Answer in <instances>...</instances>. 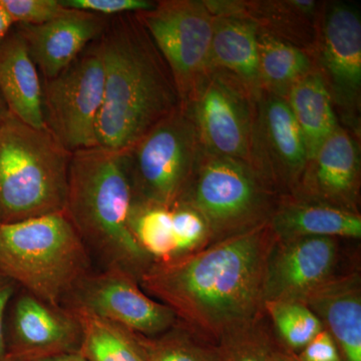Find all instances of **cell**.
<instances>
[{
    "instance_id": "obj_1",
    "label": "cell",
    "mask_w": 361,
    "mask_h": 361,
    "mask_svg": "<svg viewBox=\"0 0 361 361\" xmlns=\"http://www.w3.org/2000/svg\"><path fill=\"white\" fill-rule=\"evenodd\" d=\"M275 239L266 223L186 256L154 262L140 286L216 343L264 312L266 262Z\"/></svg>"
},
{
    "instance_id": "obj_2",
    "label": "cell",
    "mask_w": 361,
    "mask_h": 361,
    "mask_svg": "<svg viewBox=\"0 0 361 361\" xmlns=\"http://www.w3.org/2000/svg\"><path fill=\"white\" fill-rule=\"evenodd\" d=\"M104 65L99 147L123 153L180 106L170 68L137 13L109 18L99 39Z\"/></svg>"
},
{
    "instance_id": "obj_3",
    "label": "cell",
    "mask_w": 361,
    "mask_h": 361,
    "mask_svg": "<svg viewBox=\"0 0 361 361\" xmlns=\"http://www.w3.org/2000/svg\"><path fill=\"white\" fill-rule=\"evenodd\" d=\"M134 194L123 153L97 147L71 155L63 212L106 267L137 280L153 264L130 231Z\"/></svg>"
},
{
    "instance_id": "obj_4",
    "label": "cell",
    "mask_w": 361,
    "mask_h": 361,
    "mask_svg": "<svg viewBox=\"0 0 361 361\" xmlns=\"http://www.w3.org/2000/svg\"><path fill=\"white\" fill-rule=\"evenodd\" d=\"M0 273L54 306L90 273L87 247L65 212L0 224Z\"/></svg>"
},
{
    "instance_id": "obj_5",
    "label": "cell",
    "mask_w": 361,
    "mask_h": 361,
    "mask_svg": "<svg viewBox=\"0 0 361 361\" xmlns=\"http://www.w3.org/2000/svg\"><path fill=\"white\" fill-rule=\"evenodd\" d=\"M71 155L47 128L9 116L0 125V222L63 212Z\"/></svg>"
},
{
    "instance_id": "obj_6",
    "label": "cell",
    "mask_w": 361,
    "mask_h": 361,
    "mask_svg": "<svg viewBox=\"0 0 361 361\" xmlns=\"http://www.w3.org/2000/svg\"><path fill=\"white\" fill-rule=\"evenodd\" d=\"M280 198L245 161L202 149L179 203L201 214L212 244L269 222Z\"/></svg>"
},
{
    "instance_id": "obj_7",
    "label": "cell",
    "mask_w": 361,
    "mask_h": 361,
    "mask_svg": "<svg viewBox=\"0 0 361 361\" xmlns=\"http://www.w3.org/2000/svg\"><path fill=\"white\" fill-rule=\"evenodd\" d=\"M123 154L134 203L169 208L179 203L202 154L187 106L180 104Z\"/></svg>"
},
{
    "instance_id": "obj_8",
    "label": "cell",
    "mask_w": 361,
    "mask_h": 361,
    "mask_svg": "<svg viewBox=\"0 0 361 361\" xmlns=\"http://www.w3.org/2000/svg\"><path fill=\"white\" fill-rule=\"evenodd\" d=\"M104 65L99 39L42 87L45 125L70 153L99 147Z\"/></svg>"
},
{
    "instance_id": "obj_9",
    "label": "cell",
    "mask_w": 361,
    "mask_h": 361,
    "mask_svg": "<svg viewBox=\"0 0 361 361\" xmlns=\"http://www.w3.org/2000/svg\"><path fill=\"white\" fill-rule=\"evenodd\" d=\"M137 14L172 73L180 103L186 104L211 71L215 16L205 0H161Z\"/></svg>"
},
{
    "instance_id": "obj_10",
    "label": "cell",
    "mask_w": 361,
    "mask_h": 361,
    "mask_svg": "<svg viewBox=\"0 0 361 361\" xmlns=\"http://www.w3.org/2000/svg\"><path fill=\"white\" fill-rule=\"evenodd\" d=\"M311 56L334 110L348 129L360 137L361 13L356 4L323 1Z\"/></svg>"
},
{
    "instance_id": "obj_11",
    "label": "cell",
    "mask_w": 361,
    "mask_h": 361,
    "mask_svg": "<svg viewBox=\"0 0 361 361\" xmlns=\"http://www.w3.org/2000/svg\"><path fill=\"white\" fill-rule=\"evenodd\" d=\"M257 101L236 78L211 70L183 104L191 114L204 152L250 165Z\"/></svg>"
},
{
    "instance_id": "obj_12",
    "label": "cell",
    "mask_w": 361,
    "mask_h": 361,
    "mask_svg": "<svg viewBox=\"0 0 361 361\" xmlns=\"http://www.w3.org/2000/svg\"><path fill=\"white\" fill-rule=\"evenodd\" d=\"M342 240L334 237L275 239L266 262L263 304L304 302L332 280L357 269L345 268Z\"/></svg>"
},
{
    "instance_id": "obj_13",
    "label": "cell",
    "mask_w": 361,
    "mask_h": 361,
    "mask_svg": "<svg viewBox=\"0 0 361 361\" xmlns=\"http://www.w3.org/2000/svg\"><path fill=\"white\" fill-rule=\"evenodd\" d=\"M66 300L68 307L82 308L142 336H160L179 322L171 308L147 294L137 278L118 267L90 272Z\"/></svg>"
},
{
    "instance_id": "obj_14",
    "label": "cell",
    "mask_w": 361,
    "mask_h": 361,
    "mask_svg": "<svg viewBox=\"0 0 361 361\" xmlns=\"http://www.w3.org/2000/svg\"><path fill=\"white\" fill-rule=\"evenodd\" d=\"M308 161L295 118L282 97L262 92L256 104L250 166L279 196H291Z\"/></svg>"
},
{
    "instance_id": "obj_15",
    "label": "cell",
    "mask_w": 361,
    "mask_h": 361,
    "mask_svg": "<svg viewBox=\"0 0 361 361\" xmlns=\"http://www.w3.org/2000/svg\"><path fill=\"white\" fill-rule=\"evenodd\" d=\"M360 139L339 125L308 160L291 196L360 214Z\"/></svg>"
},
{
    "instance_id": "obj_16",
    "label": "cell",
    "mask_w": 361,
    "mask_h": 361,
    "mask_svg": "<svg viewBox=\"0 0 361 361\" xmlns=\"http://www.w3.org/2000/svg\"><path fill=\"white\" fill-rule=\"evenodd\" d=\"M7 356L37 361L80 350L82 331L68 308L44 302L25 292L14 301Z\"/></svg>"
},
{
    "instance_id": "obj_17",
    "label": "cell",
    "mask_w": 361,
    "mask_h": 361,
    "mask_svg": "<svg viewBox=\"0 0 361 361\" xmlns=\"http://www.w3.org/2000/svg\"><path fill=\"white\" fill-rule=\"evenodd\" d=\"M109 18L66 8L61 16L40 25H14L25 40L30 56L44 80L68 68L103 35Z\"/></svg>"
},
{
    "instance_id": "obj_18",
    "label": "cell",
    "mask_w": 361,
    "mask_h": 361,
    "mask_svg": "<svg viewBox=\"0 0 361 361\" xmlns=\"http://www.w3.org/2000/svg\"><path fill=\"white\" fill-rule=\"evenodd\" d=\"M214 16H241L260 32L312 54L323 1L316 0H205Z\"/></svg>"
},
{
    "instance_id": "obj_19",
    "label": "cell",
    "mask_w": 361,
    "mask_h": 361,
    "mask_svg": "<svg viewBox=\"0 0 361 361\" xmlns=\"http://www.w3.org/2000/svg\"><path fill=\"white\" fill-rule=\"evenodd\" d=\"M319 318L343 361H361V276L360 269L332 280L303 302Z\"/></svg>"
},
{
    "instance_id": "obj_20",
    "label": "cell",
    "mask_w": 361,
    "mask_h": 361,
    "mask_svg": "<svg viewBox=\"0 0 361 361\" xmlns=\"http://www.w3.org/2000/svg\"><path fill=\"white\" fill-rule=\"evenodd\" d=\"M0 92L11 115L35 129H47L39 70L16 26L0 42Z\"/></svg>"
},
{
    "instance_id": "obj_21",
    "label": "cell",
    "mask_w": 361,
    "mask_h": 361,
    "mask_svg": "<svg viewBox=\"0 0 361 361\" xmlns=\"http://www.w3.org/2000/svg\"><path fill=\"white\" fill-rule=\"evenodd\" d=\"M269 225L275 238L279 240L298 237L361 238L360 214L295 196L280 198Z\"/></svg>"
},
{
    "instance_id": "obj_22",
    "label": "cell",
    "mask_w": 361,
    "mask_h": 361,
    "mask_svg": "<svg viewBox=\"0 0 361 361\" xmlns=\"http://www.w3.org/2000/svg\"><path fill=\"white\" fill-rule=\"evenodd\" d=\"M258 26L241 16H215L211 70H221L240 80L259 99L262 94L259 78Z\"/></svg>"
},
{
    "instance_id": "obj_23",
    "label": "cell",
    "mask_w": 361,
    "mask_h": 361,
    "mask_svg": "<svg viewBox=\"0 0 361 361\" xmlns=\"http://www.w3.org/2000/svg\"><path fill=\"white\" fill-rule=\"evenodd\" d=\"M285 101L301 130L310 160L341 125L329 90L316 68L291 87Z\"/></svg>"
},
{
    "instance_id": "obj_24",
    "label": "cell",
    "mask_w": 361,
    "mask_h": 361,
    "mask_svg": "<svg viewBox=\"0 0 361 361\" xmlns=\"http://www.w3.org/2000/svg\"><path fill=\"white\" fill-rule=\"evenodd\" d=\"M82 331L78 353L87 361H148L142 336L78 307H66Z\"/></svg>"
},
{
    "instance_id": "obj_25",
    "label": "cell",
    "mask_w": 361,
    "mask_h": 361,
    "mask_svg": "<svg viewBox=\"0 0 361 361\" xmlns=\"http://www.w3.org/2000/svg\"><path fill=\"white\" fill-rule=\"evenodd\" d=\"M258 52L261 90L284 99L299 80L315 70L310 51L260 30Z\"/></svg>"
},
{
    "instance_id": "obj_26",
    "label": "cell",
    "mask_w": 361,
    "mask_h": 361,
    "mask_svg": "<svg viewBox=\"0 0 361 361\" xmlns=\"http://www.w3.org/2000/svg\"><path fill=\"white\" fill-rule=\"evenodd\" d=\"M263 310L278 343L292 353L302 350L324 329L319 318L302 302L267 301Z\"/></svg>"
},
{
    "instance_id": "obj_27",
    "label": "cell",
    "mask_w": 361,
    "mask_h": 361,
    "mask_svg": "<svg viewBox=\"0 0 361 361\" xmlns=\"http://www.w3.org/2000/svg\"><path fill=\"white\" fill-rule=\"evenodd\" d=\"M130 228L137 244L154 262H165L176 257L172 207L133 202Z\"/></svg>"
},
{
    "instance_id": "obj_28",
    "label": "cell",
    "mask_w": 361,
    "mask_h": 361,
    "mask_svg": "<svg viewBox=\"0 0 361 361\" xmlns=\"http://www.w3.org/2000/svg\"><path fill=\"white\" fill-rule=\"evenodd\" d=\"M148 361H220L217 346L180 322L155 337L142 336Z\"/></svg>"
},
{
    "instance_id": "obj_29",
    "label": "cell",
    "mask_w": 361,
    "mask_h": 361,
    "mask_svg": "<svg viewBox=\"0 0 361 361\" xmlns=\"http://www.w3.org/2000/svg\"><path fill=\"white\" fill-rule=\"evenodd\" d=\"M275 337L265 313L216 342L220 361H271Z\"/></svg>"
},
{
    "instance_id": "obj_30",
    "label": "cell",
    "mask_w": 361,
    "mask_h": 361,
    "mask_svg": "<svg viewBox=\"0 0 361 361\" xmlns=\"http://www.w3.org/2000/svg\"><path fill=\"white\" fill-rule=\"evenodd\" d=\"M172 224L175 258L194 253L210 244V232L205 219L187 204L178 203L172 207Z\"/></svg>"
},
{
    "instance_id": "obj_31",
    "label": "cell",
    "mask_w": 361,
    "mask_h": 361,
    "mask_svg": "<svg viewBox=\"0 0 361 361\" xmlns=\"http://www.w3.org/2000/svg\"><path fill=\"white\" fill-rule=\"evenodd\" d=\"M14 25H40L66 11L61 0H0Z\"/></svg>"
},
{
    "instance_id": "obj_32",
    "label": "cell",
    "mask_w": 361,
    "mask_h": 361,
    "mask_svg": "<svg viewBox=\"0 0 361 361\" xmlns=\"http://www.w3.org/2000/svg\"><path fill=\"white\" fill-rule=\"evenodd\" d=\"M66 8L87 11L106 18L139 13L155 6L156 1L149 0H61Z\"/></svg>"
},
{
    "instance_id": "obj_33",
    "label": "cell",
    "mask_w": 361,
    "mask_h": 361,
    "mask_svg": "<svg viewBox=\"0 0 361 361\" xmlns=\"http://www.w3.org/2000/svg\"><path fill=\"white\" fill-rule=\"evenodd\" d=\"M297 357L300 361H343L336 341L325 329L300 350Z\"/></svg>"
},
{
    "instance_id": "obj_34",
    "label": "cell",
    "mask_w": 361,
    "mask_h": 361,
    "mask_svg": "<svg viewBox=\"0 0 361 361\" xmlns=\"http://www.w3.org/2000/svg\"><path fill=\"white\" fill-rule=\"evenodd\" d=\"M16 283L0 273V361L7 357V344L4 332V316L8 303L16 291Z\"/></svg>"
},
{
    "instance_id": "obj_35",
    "label": "cell",
    "mask_w": 361,
    "mask_h": 361,
    "mask_svg": "<svg viewBox=\"0 0 361 361\" xmlns=\"http://www.w3.org/2000/svg\"><path fill=\"white\" fill-rule=\"evenodd\" d=\"M271 361H300L297 356L292 353V351L284 348L281 344L278 343L275 338V343L273 345Z\"/></svg>"
},
{
    "instance_id": "obj_36",
    "label": "cell",
    "mask_w": 361,
    "mask_h": 361,
    "mask_svg": "<svg viewBox=\"0 0 361 361\" xmlns=\"http://www.w3.org/2000/svg\"><path fill=\"white\" fill-rule=\"evenodd\" d=\"M14 25L13 20H11L4 7L0 6V42L4 39V37L8 35L9 32L13 30Z\"/></svg>"
},
{
    "instance_id": "obj_37",
    "label": "cell",
    "mask_w": 361,
    "mask_h": 361,
    "mask_svg": "<svg viewBox=\"0 0 361 361\" xmlns=\"http://www.w3.org/2000/svg\"><path fill=\"white\" fill-rule=\"evenodd\" d=\"M37 361H87L84 356L80 355L78 351L77 353H65V355H59L51 356V357L44 358Z\"/></svg>"
},
{
    "instance_id": "obj_38",
    "label": "cell",
    "mask_w": 361,
    "mask_h": 361,
    "mask_svg": "<svg viewBox=\"0 0 361 361\" xmlns=\"http://www.w3.org/2000/svg\"><path fill=\"white\" fill-rule=\"evenodd\" d=\"M11 115V111H9L8 108H7L4 97H2L1 92H0V125Z\"/></svg>"
},
{
    "instance_id": "obj_39",
    "label": "cell",
    "mask_w": 361,
    "mask_h": 361,
    "mask_svg": "<svg viewBox=\"0 0 361 361\" xmlns=\"http://www.w3.org/2000/svg\"><path fill=\"white\" fill-rule=\"evenodd\" d=\"M1 361H21V360H14V358L8 357V356H7L6 360H1Z\"/></svg>"
},
{
    "instance_id": "obj_40",
    "label": "cell",
    "mask_w": 361,
    "mask_h": 361,
    "mask_svg": "<svg viewBox=\"0 0 361 361\" xmlns=\"http://www.w3.org/2000/svg\"><path fill=\"white\" fill-rule=\"evenodd\" d=\"M0 224H1V222H0Z\"/></svg>"
}]
</instances>
